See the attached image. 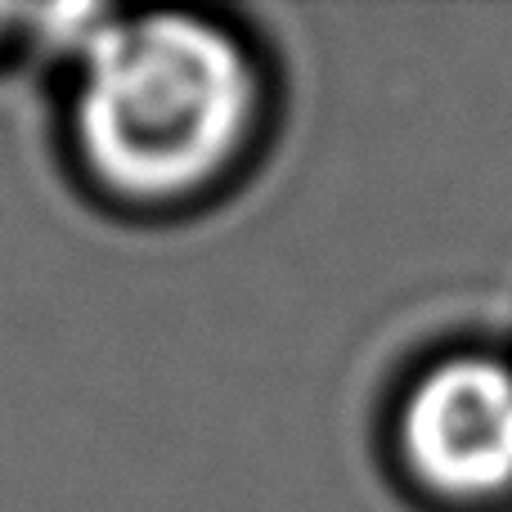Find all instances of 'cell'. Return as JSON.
Returning <instances> with one entry per match:
<instances>
[{
  "label": "cell",
  "mask_w": 512,
  "mask_h": 512,
  "mask_svg": "<svg viewBox=\"0 0 512 512\" xmlns=\"http://www.w3.org/2000/svg\"><path fill=\"white\" fill-rule=\"evenodd\" d=\"M252 68L212 23L144 14L90 32L77 126L99 176L176 194L230 158L252 113Z\"/></svg>",
  "instance_id": "obj_1"
},
{
  "label": "cell",
  "mask_w": 512,
  "mask_h": 512,
  "mask_svg": "<svg viewBox=\"0 0 512 512\" xmlns=\"http://www.w3.org/2000/svg\"><path fill=\"white\" fill-rule=\"evenodd\" d=\"M405 454L427 486L459 499L512 486V369L454 360L432 369L405 409Z\"/></svg>",
  "instance_id": "obj_2"
}]
</instances>
